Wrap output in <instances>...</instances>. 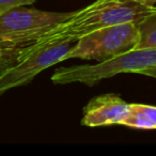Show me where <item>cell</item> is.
I'll use <instances>...</instances> for the list:
<instances>
[{
  "instance_id": "obj_1",
  "label": "cell",
  "mask_w": 156,
  "mask_h": 156,
  "mask_svg": "<svg viewBox=\"0 0 156 156\" xmlns=\"http://www.w3.org/2000/svg\"><path fill=\"white\" fill-rule=\"evenodd\" d=\"M156 12L154 5L140 0H95L74 11L67 20L59 23L35 41L27 45V54L57 43H73L78 39L105 27L125 23H139Z\"/></svg>"
},
{
  "instance_id": "obj_2",
  "label": "cell",
  "mask_w": 156,
  "mask_h": 156,
  "mask_svg": "<svg viewBox=\"0 0 156 156\" xmlns=\"http://www.w3.org/2000/svg\"><path fill=\"white\" fill-rule=\"evenodd\" d=\"M156 65V47L141 48L94 64H80L55 71L51 81L55 85L80 83L93 86L103 79L124 73H136Z\"/></svg>"
},
{
  "instance_id": "obj_3",
  "label": "cell",
  "mask_w": 156,
  "mask_h": 156,
  "mask_svg": "<svg viewBox=\"0 0 156 156\" xmlns=\"http://www.w3.org/2000/svg\"><path fill=\"white\" fill-rule=\"evenodd\" d=\"M139 37L138 23L105 27L78 39L64 57V61L78 58L104 62L135 50L139 44Z\"/></svg>"
},
{
  "instance_id": "obj_4",
  "label": "cell",
  "mask_w": 156,
  "mask_h": 156,
  "mask_svg": "<svg viewBox=\"0 0 156 156\" xmlns=\"http://www.w3.org/2000/svg\"><path fill=\"white\" fill-rule=\"evenodd\" d=\"M73 12H49L18 7L0 15V40L29 44L67 20Z\"/></svg>"
},
{
  "instance_id": "obj_5",
  "label": "cell",
  "mask_w": 156,
  "mask_h": 156,
  "mask_svg": "<svg viewBox=\"0 0 156 156\" xmlns=\"http://www.w3.org/2000/svg\"><path fill=\"white\" fill-rule=\"evenodd\" d=\"M72 43H57L26 54L14 66L0 76V95L14 88L26 86L46 69L64 61Z\"/></svg>"
},
{
  "instance_id": "obj_6",
  "label": "cell",
  "mask_w": 156,
  "mask_h": 156,
  "mask_svg": "<svg viewBox=\"0 0 156 156\" xmlns=\"http://www.w3.org/2000/svg\"><path fill=\"white\" fill-rule=\"evenodd\" d=\"M129 112V104L117 94H103L89 101L83 108L81 124L88 127L122 125Z\"/></svg>"
},
{
  "instance_id": "obj_7",
  "label": "cell",
  "mask_w": 156,
  "mask_h": 156,
  "mask_svg": "<svg viewBox=\"0 0 156 156\" xmlns=\"http://www.w3.org/2000/svg\"><path fill=\"white\" fill-rule=\"evenodd\" d=\"M122 125L141 130L156 129V106L129 104V112Z\"/></svg>"
},
{
  "instance_id": "obj_8",
  "label": "cell",
  "mask_w": 156,
  "mask_h": 156,
  "mask_svg": "<svg viewBox=\"0 0 156 156\" xmlns=\"http://www.w3.org/2000/svg\"><path fill=\"white\" fill-rule=\"evenodd\" d=\"M28 44L0 40V76L16 64L27 54Z\"/></svg>"
},
{
  "instance_id": "obj_9",
  "label": "cell",
  "mask_w": 156,
  "mask_h": 156,
  "mask_svg": "<svg viewBox=\"0 0 156 156\" xmlns=\"http://www.w3.org/2000/svg\"><path fill=\"white\" fill-rule=\"evenodd\" d=\"M139 44L136 49L156 47V12L138 23Z\"/></svg>"
},
{
  "instance_id": "obj_10",
  "label": "cell",
  "mask_w": 156,
  "mask_h": 156,
  "mask_svg": "<svg viewBox=\"0 0 156 156\" xmlns=\"http://www.w3.org/2000/svg\"><path fill=\"white\" fill-rule=\"evenodd\" d=\"M35 1L37 0H0V15L15 8L32 5Z\"/></svg>"
},
{
  "instance_id": "obj_11",
  "label": "cell",
  "mask_w": 156,
  "mask_h": 156,
  "mask_svg": "<svg viewBox=\"0 0 156 156\" xmlns=\"http://www.w3.org/2000/svg\"><path fill=\"white\" fill-rule=\"evenodd\" d=\"M138 74L147 76V77L155 78V79H156V65L151 66V67H147V69H142V71H140Z\"/></svg>"
},
{
  "instance_id": "obj_12",
  "label": "cell",
  "mask_w": 156,
  "mask_h": 156,
  "mask_svg": "<svg viewBox=\"0 0 156 156\" xmlns=\"http://www.w3.org/2000/svg\"><path fill=\"white\" fill-rule=\"evenodd\" d=\"M140 1H142V2H144V3H147V5H154V3L156 2V0H140Z\"/></svg>"
}]
</instances>
